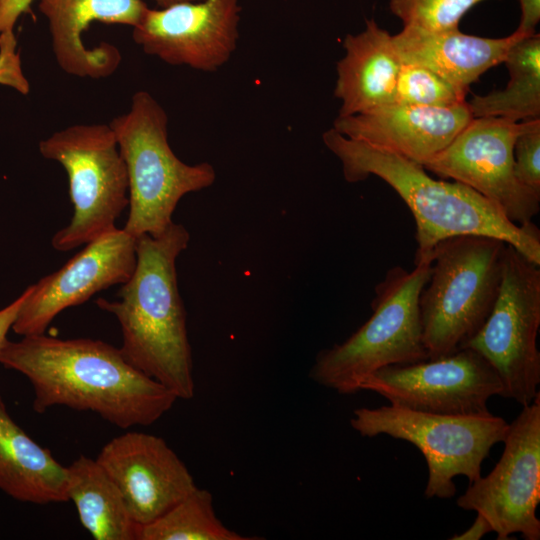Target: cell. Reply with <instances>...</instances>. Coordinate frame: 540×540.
<instances>
[{
    "instance_id": "obj_1",
    "label": "cell",
    "mask_w": 540,
    "mask_h": 540,
    "mask_svg": "<svg viewBox=\"0 0 540 540\" xmlns=\"http://www.w3.org/2000/svg\"><path fill=\"white\" fill-rule=\"evenodd\" d=\"M0 364L24 375L33 409L54 406L91 411L121 429L149 426L178 399L169 389L131 366L119 348L90 338L38 335L7 339Z\"/></svg>"
},
{
    "instance_id": "obj_2",
    "label": "cell",
    "mask_w": 540,
    "mask_h": 540,
    "mask_svg": "<svg viewBox=\"0 0 540 540\" xmlns=\"http://www.w3.org/2000/svg\"><path fill=\"white\" fill-rule=\"evenodd\" d=\"M322 140L340 160L347 182L377 176L406 203L416 224L415 265L431 264L435 246L459 235L501 239L540 265V232L534 223L515 224L494 203L467 185L436 180L422 165L350 139L333 128L323 133Z\"/></svg>"
},
{
    "instance_id": "obj_3",
    "label": "cell",
    "mask_w": 540,
    "mask_h": 540,
    "mask_svg": "<svg viewBox=\"0 0 540 540\" xmlns=\"http://www.w3.org/2000/svg\"><path fill=\"white\" fill-rule=\"evenodd\" d=\"M189 240L187 229L174 222L159 236L137 237L136 266L117 300H96L120 324L123 358L184 400L193 398L195 384L176 260Z\"/></svg>"
},
{
    "instance_id": "obj_4",
    "label": "cell",
    "mask_w": 540,
    "mask_h": 540,
    "mask_svg": "<svg viewBox=\"0 0 540 540\" xmlns=\"http://www.w3.org/2000/svg\"><path fill=\"white\" fill-rule=\"evenodd\" d=\"M507 243L483 235L439 242L419 299L429 359L450 355L478 333L498 296Z\"/></svg>"
},
{
    "instance_id": "obj_5",
    "label": "cell",
    "mask_w": 540,
    "mask_h": 540,
    "mask_svg": "<svg viewBox=\"0 0 540 540\" xmlns=\"http://www.w3.org/2000/svg\"><path fill=\"white\" fill-rule=\"evenodd\" d=\"M127 168L129 213L124 230L137 238L156 237L172 223L181 198L211 186L214 167L181 161L168 142V116L146 91L132 96L128 112L109 124Z\"/></svg>"
},
{
    "instance_id": "obj_6",
    "label": "cell",
    "mask_w": 540,
    "mask_h": 540,
    "mask_svg": "<svg viewBox=\"0 0 540 540\" xmlns=\"http://www.w3.org/2000/svg\"><path fill=\"white\" fill-rule=\"evenodd\" d=\"M431 264L411 271L390 268L375 287L371 317L349 338L318 353L310 370L317 384L354 394L371 373L429 359L423 343L419 299Z\"/></svg>"
},
{
    "instance_id": "obj_7",
    "label": "cell",
    "mask_w": 540,
    "mask_h": 540,
    "mask_svg": "<svg viewBox=\"0 0 540 540\" xmlns=\"http://www.w3.org/2000/svg\"><path fill=\"white\" fill-rule=\"evenodd\" d=\"M350 425L363 437L388 435L412 443L428 467L425 497L448 499L456 493V476H465L470 483L481 476L483 461L495 444L504 441L510 423L490 412L439 414L389 404L355 409Z\"/></svg>"
},
{
    "instance_id": "obj_8",
    "label": "cell",
    "mask_w": 540,
    "mask_h": 540,
    "mask_svg": "<svg viewBox=\"0 0 540 540\" xmlns=\"http://www.w3.org/2000/svg\"><path fill=\"white\" fill-rule=\"evenodd\" d=\"M41 155L65 169L73 205L70 223L52 237V247L70 251L116 229L129 204L127 168L108 124H76L39 143Z\"/></svg>"
},
{
    "instance_id": "obj_9",
    "label": "cell",
    "mask_w": 540,
    "mask_h": 540,
    "mask_svg": "<svg viewBox=\"0 0 540 540\" xmlns=\"http://www.w3.org/2000/svg\"><path fill=\"white\" fill-rule=\"evenodd\" d=\"M540 269L507 244L500 289L478 333L465 345L494 369L501 396L529 405L539 393Z\"/></svg>"
},
{
    "instance_id": "obj_10",
    "label": "cell",
    "mask_w": 540,
    "mask_h": 540,
    "mask_svg": "<svg viewBox=\"0 0 540 540\" xmlns=\"http://www.w3.org/2000/svg\"><path fill=\"white\" fill-rule=\"evenodd\" d=\"M499 461L457 498L463 510L484 516L498 540L520 534L540 539V392L510 423Z\"/></svg>"
},
{
    "instance_id": "obj_11",
    "label": "cell",
    "mask_w": 540,
    "mask_h": 540,
    "mask_svg": "<svg viewBox=\"0 0 540 540\" xmlns=\"http://www.w3.org/2000/svg\"><path fill=\"white\" fill-rule=\"evenodd\" d=\"M526 121L473 117L443 150L422 166L472 188L513 223L532 222L540 209V193L523 185L514 173V143Z\"/></svg>"
},
{
    "instance_id": "obj_12",
    "label": "cell",
    "mask_w": 540,
    "mask_h": 540,
    "mask_svg": "<svg viewBox=\"0 0 540 540\" xmlns=\"http://www.w3.org/2000/svg\"><path fill=\"white\" fill-rule=\"evenodd\" d=\"M390 404L429 413H489L488 401L502 393L491 365L475 350L460 349L440 358L383 367L359 383Z\"/></svg>"
},
{
    "instance_id": "obj_13",
    "label": "cell",
    "mask_w": 540,
    "mask_h": 540,
    "mask_svg": "<svg viewBox=\"0 0 540 540\" xmlns=\"http://www.w3.org/2000/svg\"><path fill=\"white\" fill-rule=\"evenodd\" d=\"M240 10L238 0L186 1L148 8L132 37L146 54L170 65L213 72L236 49Z\"/></svg>"
},
{
    "instance_id": "obj_14",
    "label": "cell",
    "mask_w": 540,
    "mask_h": 540,
    "mask_svg": "<svg viewBox=\"0 0 540 540\" xmlns=\"http://www.w3.org/2000/svg\"><path fill=\"white\" fill-rule=\"evenodd\" d=\"M136 238L114 229L85 244L57 271L28 286L12 330L20 336L43 334L63 310L97 292L125 283L136 266Z\"/></svg>"
},
{
    "instance_id": "obj_15",
    "label": "cell",
    "mask_w": 540,
    "mask_h": 540,
    "mask_svg": "<svg viewBox=\"0 0 540 540\" xmlns=\"http://www.w3.org/2000/svg\"><path fill=\"white\" fill-rule=\"evenodd\" d=\"M96 461L119 488L139 527L162 516L197 487L184 462L153 434L123 433L102 447Z\"/></svg>"
},
{
    "instance_id": "obj_16",
    "label": "cell",
    "mask_w": 540,
    "mask_h": 540,
    "mask_svg": "<svg viewBox=\"0 0 540 540\" xmlns=\"http://www.w3.org/2000/svg\"><path fill=\"white\" fill-rule=\"evenodd\" d=\"M467 101L447 107L392 103L337 116L333 129L422 165L443 150L472 119Z\"/></svg>"
},
{
    "instance_id": "obj_17",
    "label": "cell",
    "mask_w": 540,
    "mask_h": 540,
    "mask_svg": "<svg viewBox=\"0 0 540 540\" xmlns=\"http://www.w3.org/2000/svg\"><path fill=\"white\" fill-rule=\"evenodd\" d=\"M40 12L47 18L52 49L60 68L77 77L105 78L121 61L116 46L103 42L86 47L82 36L92 22L122 24L134 28L143 19V0H40Z\"/></svg>"
},
{
    "instance_id": "obj_18",
    "label": "cell",
    "mask_w": 540,
    "mask_h": 540,
    "mask_svg": "<svg viewBox=\"0 0 540 540\" xmlns=\"http://www.w3.org/2000/svg\"><path fill=\"white\" fill-rule=\"evenodd\" d=\"M523 36L514 31L506 37L486 38L459 28L434 32L403 27L392 40L401 63L423 66L467 94L482 74L504 62L509 49Z\"/></svg>"
},
{
    "instance_id": "obj_19",
    "label": "cell",
    "mask_w": 540,
    "mask_h": 540,
    "mask_svg": "<svg viewBox=\"0 0 540 540\" xmlns=\"http://www.w3.org/2000/svg\"><path fill=\"white\" fill-rule=\"evenodd\" d=\"M343 40L345 55L337 62L334 96L341 101L339 116H349L394 103L401 61L392 35L375 20Z\"/></svg>"
},
{
    "instance_id": "obj_20",
    "label": "cell",
    "mask_w": 540,
    "mask_h": 540,
    "mask_svg": "<svg viewBox=\"0 0 540 540\" xmlns=\"http://www.w3.org/2000/svg\"><path fill=\"white\" fill-rule=\"evenodd\" d=\"M0 490L25 503L68 501L66 467L12 419L1 396Z\"/></svg>"
},
{
    "instance_id": "obj_21",
    "label": "cell",
    "mask_w": 540,
    "mask_h": 540,
    "mask_svg": "<svg viewBox=\"0 0 540 540\" xmlns=\"http://www.w3.org/2000/svg\"><path fill=\"white\" fill-rule=\"evenodd\" d=\"M67 469V497L77 509L80 523L96 540H137L139 526L111 477L84 455Z\"/></svg>"
},
{
    "instance_id": "obj_22",
    "label": "cell",
    "mask_w": 540,
    "mask_h": 540,
    "mask_svg": "<svg viewBox=\"0 0 540 540\" xmlns=\"http://www.w3.org/2000/svg\"><path fill=\"white\" fill-rule=\"evenodd\" d=\"M510 80L502 90L473 95L467 101L472 117H503L516 122L540 118V36H523L504 62Z\"/></svg>"
},
{
    "instance_id": "obj_23",
    "label": "cell",
    "mask_w": 540,
    "mask_h": 540,
    "mask_svg": "<svg viewBox=\"0 0 540 540\" xmlns=\"http://www.w3.org/2000/svg\"><path fill=\"white\" fill-rule=\"evenodd\" d=\"M255 540L225 526L217 517L213 496L196 487L153 522L140 526L137 540Z\"/></svg>"
},
{
    "instance_id": "obj_24",
    "label": "cell",
    "mask_w": 540,
    "mask_h": 540,
    "mask_svg": "<svg viewBox=\"0 0 540 540\" xmlns=\"http://www.w3.org/2000/svg\"><path fill=\"white\" fill-rule=\"evenodd\" d=\"M466 95L423 66L401 63L394 103L447 107L466 102Z\"/></svg>"
},
{
    "instance_id": "obj_25",
    "label": "cell",
    "mask_w": 540,
    "mask_h": 540,
    "mask_svg": "<svg viewBox=\"0 0 540 540\" xmlns=\"http://www.w3.org/2000/svg\"><path fill=\"white\" fill-rule=\"evenodd\" d=\"M482 1L485 0H390L389 8L403 27L438 32L457 29L462 17Z\"/></svg>"
},
{
    "instance_id": "obj_26",
    "label": "cell",
    "mask_w": 540,
    "mask_h": 540,
    "mask_svg": "<svg viewBox=\"0 0 540 540\" xmlns=\"http://www.w3.org/2000/svg\"><path fill=\"white\" fill-rule=\"evenodd\" d=\"M514 173L523 185L540 193V118L527 120L515 140Z\"/></svg>"
},
{
    "instance_id": "obj_27",
    "label": "cell",
    "mask_w": 540,
    "mask_h": 540,
    "mask_svg": "<svg viewBox=\"0 0 540 540\" xmlns=\"http://www.w3.org/2000/svg\"><path fill=\"white\" fill-rule=\"evenodd\" d=\"M16 48L17 40L13 31L0 34V84L26 95L30 91V85L23 73L20 54Z\"/></svg>"
},
{
    "instance_id": "obj_28",
    "label": "cell",
    "mask_w": 540,
    "mask_h": 540,
    "mask_svg": "<svg viewBox=\"0 0 540 540\" xmlns=\"http://www.w3.org/2000/svg\"><path fill=\"white\" fill-rule=\"evenodd\" d=\"M33 0H0V34L12 32L18 18L30 11Z\"/></svg>"
},
{
    "instance_id": "obj_29",
    "label": "cell",
    "mask_w": 540,
    "mask_h": 540,
    "mask_svg": "<svg viewBox=\"0 0 540 540\" xmlns=\"http://www.w3.org/2000/svg\"><path fill=\"white\" fill-rule=\"evenodd\" d=\"M521 7L520 23L516 32L529 36L535 32L540 20V0H519Z\"/></svg>"
},
{
    "instance_id": "obj_30",
    "label": "cell",
    "mask_w": 540,
    "mask_h": 540,
    "mask_svg": "<svg viewBox=\"0 0 540 540\" xmlns=\"http://www.w3.org/2000/svg\"><path fill=\"white\" fill-rule=\"evenodd\" d=\"M27 287L14 301L0 309V349L8 339L7 334L14 324L17 314L28 294Z\"/></svg>"
},
{
    "instance_id": "obj_31",
    "label": "cell",
    "mask_w": 540,
    "mask_h": 540,
    "mask_svg": "<svg viewBox=\"0 0 540 540\" xmlns=\"http://www.w3.org/2000/svg\"><path fill=\"white\" fill-rule=\"evenodd\" d=\"M492 532L491 525L487 519L481 514L477 513V516L473 524L463 533L455 534L450 537L451 540H479L487 533Z\"/></svg>"
},
{
    "instance_id": "obj_32",
    "label": "cell",
    "mask_w": 540,
    "mask_h": 540,
    "mask_svg": "<svg viewBox=\"0 0 540 540\" xmlns=\"http://www.w3.org/2000/svg\"><path fill=\"white\" fill-rule=\"evenodd\" d=\"M161 8L168 7L170 5L186 2V1H201V0H154Z\"/></svg>"
}]
</instances>
